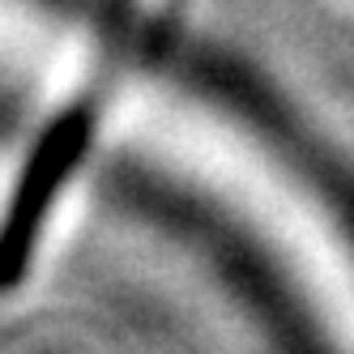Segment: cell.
<instances>
[{
  "label": "cell",
  "instance_id": "6da1fadb",
  "mask_svg": "<svg viewBox=\"0 0 354 354\" xmlns=\"http://www.w3.org/2000/svg\"><path fill=\"white\" fill-rule=\"evenodd\" d=\"M90 133H94V107L90 103L68 107L43 133L30 162L21 167V180L9 196V209L0 218V295L21 286V277L30 269V257L39 248L43 218L52 214V201H56L60 184L68 180V171L86 154Z\"/></svg>",
  "mask_w": 354,
  "mask_h": 354
}]
</instances>
